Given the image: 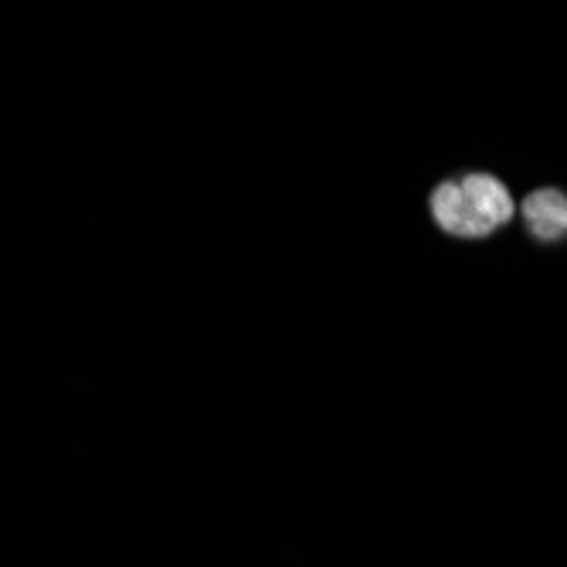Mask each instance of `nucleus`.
<instances>
[{
	"mask_svg": "<svg viewBox=\"0 0 567 567\" xmlns=\"http://www.w3.org/2000/svg\"><path fill=\"white\" fill-rule=\"evenodd\" d=\"M520 221L527 235L540 245H557L567 238V190L537 187L520 200Z\"/></svg>",
	"mask_w": 567,
	"mask_h": 567,
	"instance_id": "obj_2",
	"label": "nucleus"
},
{
	"mask_svg": "<svg viewBox=\"0 0 567 567\" xmlns=\"http://www.w3.org/2000/svg\"><path fill=\"white\" fill-rule=\"evenodd\" d=\"M429 215L435 228L458 241H480L517 218V197L509 184L486 171L452 174L429 194Z\"/></svg>",
	"mask_w": 567,
	"mask_h": 567,
	"instance_id": "obj_1",
	"label": "nucleus"
}]
</instances>
